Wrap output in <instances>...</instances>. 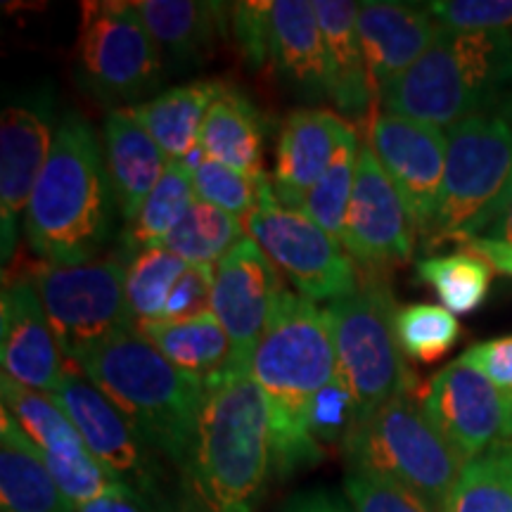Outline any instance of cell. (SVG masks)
<instances>
[{
	"label": "cell",
	"mask_w": 512,
	"mask_h": 512,
	"mask_svg": "<svg viewBox=\"0 0 512 512\" xmlns=\"http://www.w3.org/2000/svg\"><path fill=\"white\" fill-rule=\"evenodd\" d=\"M249 375L264 392L271 418L273 475L313 467L323 446L313 439V399L337 380L335 344L325 309L285 287L256 344Z\"/></svg>",
	"instance_id": "cell-1"
},
{
	"label": "cell",
	"mask_w": 512,
	"mask_h": 512,
	"mask_svg": "<svg viewBox=\"0 0 512 512\" xmlns=\"http://www.w3.org/2000/svg\"><path fill=\"white\" fill-rule=\"evenodd\" d=\"M183 477L200 512H254L273 472L271 418L249 373L209 377Z\"/></svg>",
	"instance_id": "cell-2"
},
{
	"label": "cell",
	"mask_w": 512,
	"mask_h": 512,
	"mask_svg": "<svg viewBox=\"0 0 512 512\" xmlns=\"http://www.w3.org/2000/svg\"><path fill=\"white\" fill-rule=\"evenodd\" d=\"M121 219L105 150L81 114H64L24 214L29 247L50 264L100 259Z\"/></svg>",
	"instance_id": "cell-3"
},
{
	"label": "cell",
	"mask_w": 512,
	"mask_h": 512,
	"mask_svg": "<svg viewBox=\"0 0 512 512\" xmlns=\"http://www.w3.org/2000/svg\"><path fill=\"white\" fill-rule=\"evenodd\" d=\"M512 83L510 31H446L380 91V107L439 128L496 112Z\"/></svg>",
	"instance_id": "cell-4"
},
{
	"label": "cell",
	"mask_w": 512,
	"mask_h": 512,
	"mask_svg": "<svg viewBox=\"0 0 512 512\" xmlns=\"http://www.w3.org/2000/svg\"><path fill=\"white\" fill-rule=\"evenodd\" d=\"M74 368L105 392L152 451L183 467L207 380L166 361L138 328L107 339Z\"/></svg>",
	"instance_id": "cell-5"
},
{
	"label": "cell",
	"mask_w": 512,
	"mask_h": 512,
	"mask_svg": "<svg viewBox=\"0 0 512 512\" xmlns=\"http://www.w3.org/2000/svg\"><path fill=\"white\" fill-rule=\"evenodd\" d=\"M446 176L425 245L472 242L512 202V128L498 114H479L448 128Z\"/></svg>",
	"instance_id": "cell-6"
},
{
	"label": "cell",
	"mask_w": 512,
	"mask_h": 512,
	"mask_svg": "<svg viewBox=\"0 0 512 512\" xmlns=\"http://www.w3.org/2000/svg\"><path fill=\"white\" fill-rule=\"evenodd\" d=\"M396 311L394 292L382 275H361L354 292L325 306L337 380L354 396L358 422L415 389V375L394 330Z\"/></svg>",
	"instance_id": "cell-7"
},
{
	"label": "cell",
	"mask_w": 512,
	"mask_h": 512,
	"mask_svg": "<svg viewBox=\"0 0 512 512\" xmlns=\"http://www.w3.org/2000/svg\"><path fill=\"white\" fill-rule=\"evenodd\" d=\"M342 451L349 470L399 482L437 512L444 510L465 467L413 396H396L356 422Z\"/></svg>",
	"instance_id": "cell-8"
},
{
	"label": "cell",
	"mask_w": 512,
	"mask_h": 512,
	"mask_svg": "<svg viewBox=\"0 0 512 512\" xmlns=\"http://www.w3.org/2000/svg\"><path fill=\"white\" fill-rule=\"evenodd\" d=\"M27 278L41 297L69 366L119 332L138 328L126 299V261L119 254L86 264L38 261Z\"/></svg>",
	"instance_id": "cell-9"
},
{
	"label": "cell",
	"mask_w": 512,
	"mask_h": 512,
	"mask_svg": "<svg viewBox=\"0 0 512 512\" xmlns=\"http://www.w3.org/2000/svg\"><path fill=\"white\" fill-rule=\"evenodd\" d=\"M76 74L86 91L105 102L138 107L159 95L164 62L133 3L81 5Z\"/></svg>",
	"instance_id": "cell-10"
},
{
	"label": "cell",
	"mask_w": 512,
	"mask_h": 512,
	"mask_svg": "<svg viewBox=\"0 0 512 512\" xmlns=\"http://www.w3.org/2000/svg\"><path fill=\"white\" fill-rule=\"evenodd\" d=\"M247 238L261 247L280 275L309 302H335L358 287L361 273L339 240L325 233L304 211L275 200L273 185L245 219Z\"/></svg>",
	"instance_id": "cell-11"
},
{
	"label": "cell",
	"mask_w": 512,
	"mask_h": 512,
	"mask_svg": "<svg viewBox=\"0 0 512 512\" xmlns=\"http://www.w3.org/2000/svg\"><path fill=\"white\" fill-rule=\"evenodd\" d=\"M0 399H3V411H8L10 418L22 427V432L34 441L48 470L53 472L55 482L76 508L100 496L128 489L88 451L81 432L53 396L34 392L3 375Z\"/></svg>",
	"instance_id": "cell-12"
},
{
	"label": "cell",
	"mask_w": 512,
	"mask_h": 512,
	"mask_svg": "<svg viewBox=\"0 0 512 512\" xmlns=\"http://www.w3.org/2000/svg\"><path fill=\"white\" fill-rule=\"evenodd\" d=\"M415 226L399 190L368 143L361 145L356 183L344 216L342 245L361 275H382L413 259Z\"/></svg>",
	"instance_id": "cell-13"
},
{
	"label": "cell",
	"mask_w": 512,
	"mask_h": 512,
	"mask_svg": "<svg viewBox=\"0 0 512 512\" xmlns=\"http://www.w3.org/2000/svg\"><path fill=\"white\" fill-rule=\"evenodd\" d=\"M283 290V275L249 238L238 242L216 264L211 313L230 342L228 373H249L256 344Z\"/></svg>",
	"instance_id": "cell-14"
},
{
	"label": "cell",
	"mask_w": 512,
	"mask_h": 512,
	"mask_svg": "<svg viewBox=\"0 0 512 512\" xmlns=\"http://www.w3.org/2000/svg\"><path fill=\"white\" fill-rule=\"evenodd\" d=\"M50 396L72 418L88 451L114 479L136 491L140 498L157 494L159 467L155 451L100 387H95L79 368L69 366L60 389Z\"/></svg>",
	"instance_id": "cell-15"
},
{
	"label": "cell",
	"mask_w": 512,
	"mask_h": 512,
	"mask_svg": "<svg viewBox=\"0 0 512 512\" xmlns=\"http://www.w3.org/2000/svg\"><path fill=\"white\" fill-rule=\"evenodd\" d=\"M368 145L406 202L418 233L425 235L437 216L444 188L448 155L444 128L399 114L373 112Z\"/></svg>",
	"instance_id": "cell-16"
},
{
	"label": "cell",
	"mask_w": 512,
	"mask_h": 512,
	"mask_svg": "<svg viewBox=\"0 0 512 512\" xmlns=\"http://www.w3.org/2000/svg\"><path fill=\"white\" fill-rule=\"evenodd\" d=\"M420 408L463 463L505 441L508 399L460 358L430 377Z\"/></svg>",
	"instance_id": "cell-17"
},
{
	"label": "cell",
	"mask_w": 512,
	"mask_h": 512,
	"mask_svg": "<svg viewBox=\"0 0 512 512\" xmlns=\"http://www.w3.org/2000/svg\"><path fill=\"white\" fill-rule=\"evenodd\" d=\"M53 95L50 88L12 102L0 119V226L3 259L8 261L17 242V223L27 214L31 192L48 162L55 140Z\"/></svg>",
	"instance_id": "cell-18"
},
{
	"label": "cell",
	"mask_w": 512,
	"mask_h": 512,
	"mask_svg": "<svg viewBox=\"0 0 512 512\" xmlns=\"http://www.w3.org/2000/svg\"><path fill=\"white\" fill-rule=\"evenodd\" d=\"M0 361L3 375L41 394H55L69 363L29 278L5 285L0 299Z\"/></svg>",
	"instance_id": "cell-19"
},
{
	"label": "cell",
	"mask_w": 512,
	"mask_h": 512,
	"mask_svg": "<svg viewBox=\"0 0 512 512\" xmlns=\"http://www.w3.org/2000/svg\"><path fill=\"white\" fill-rule=\"evenodd\" d=\"M358 38L380 100V91L411 69L441 34L430 5L368 0L358 3Z\"/></svg>",
	"instance_id": "cell-20"
},
{
	"label": "cell",
	"mask_w": 512,
	"mask_h": 512,
	"mask_svg": "<svg viewBox=\"0 0 512 512\" xmlns=\"http://www.w3.org/2000/svg\"><path fill=\"white\" fill-rule=\"evenodd\" d=\"M347 121L320 107H299L280 126L273 195L287 209H302L304 197L323 178L335 157Z\"/></svg>",
	"instance_id": "cell-21"
},
{
	"label": "cell",
	"mask_w": 512,
	"mask_h": 512,
	"mask_svg": "<svg viewBox=\"0 0 512 512\" xmlns=\"http://www.w3.org/2000/svg\"><path fill=\"white\" fill-rule=\"evenodd\" d=\"M102 150L121 221L128 223L155 190L171 159L133 117L131 107H114L102 124Z\"/></svg>",
	"instance_id": "cell-22"
},
{
	"label": "cell",
	"mask_w": 512,
	"mask_h": 512,
	"mask_svg": "<svg viewBox=\"0 0 512 512\" xmlns=\"http://www.w3.org/2000/svg\"><path fill=\"white\" fill-rule=\"evenodd\" d=\"M147 31L155 38L164 69L188 74L214 53L216 34L228 27L226 5L195 0H143L133 3Z\"/></svg>",
	"instance_id": "cell-23"
},
{
	"label": "cell",
	"mask_w": 512,
	"mask_h": 512,
	"mask_svg": "<svg viewBox=\"0 0 512 512\" xmlns=\"http://www.w3.org/2000/svg\"><path fill=\"white\" fill-rule=\"evenodd\" d=\"M328 60V98L347 119H363L377 105V93L358 38V3L316 0Z\"/></svg>",
	"instance_id": "cell-24"
},
{
	"label": "cell",
	"mask_w": 512,
	"mask_h": 512,
	"mask_svg": "<svg viewBox=\"0 0 512 512\" xmlns=\"http://www.w3.org/2000/svg\"><path fill=\"white\" fill-rule=\"evenodd\" d=\"M271 67L306 100L328 98V60L316 3L278 0L271 10Z\"/></svg>",
	"instance_id": "cell-25"
},
{
	"label": "cell",
	"mask_w": 512,
	"mask_h": 512,
	"mask_svg": "<svg viewBox=\"0 0 512 512\" xmlns=\"http://www.w3.org/2000/svg\"><path fill=\"white\" fill-rule=\"evenodd\" d=\"M0 503L3 512H76L8 411H0Z\"/></svg>",
	"instance_id": "cell-26"
},
{
	"label": "cell",
	"mask_w": 512,
	"mask_h": 512,
	"mask_svg": "<svg viewBox=\"0 0 512 512\" xmlns=\"http://www.w3.org/2000/svg\"><path fill=\"white\" fill-rule=\"evenodd\" d=\"M264 124L245 95L223 88L211 102L200 131V147L211 162H219L256 183H268L264 169Z\"/></svg>",
	"instance_id": "cell-27"
},
{
	"label": "cell",
	"mask_w": 512,
	"mask_h": 512,
	"mask_svg": "<svg viewBox=\"0 0 512 512\" xmlns=\"http://www.w3.org/2000/svg\"><path fill=\"white\" fill-rule=\"evenodd\" d=\"M223 88L221 81H192L162 91L143 105L131 107V112L171 162H183L200 147L204 117Z\"/></svg>",
	"instance_id": "cell-28"
},
{
	"label": "cell",
	"mask_w": 512,
	"mask_h": 512,
	"mask_svg": "<svg viewBox=\"0 0 512 512\" xmlns=\"http://www.w3.org/2000/svg\"><path fill=\"white\" fill-rule=\"evenodd\" d=\"M138 330L183 373L209 380L228 368L230 342L214 313L190 320L138 323Z\"/></svg>",
	"instance_id": "cell-29"
},
{
	"label": "cell",
	"mask_w": 512,
	"mask_h": 512,
	"mask_svg": "<svg viewBox=\"0 0 512 512\" xmlns=\"http://www.w3.org/2000/svg\"><path fill=\"white\" fill-rule=\"evenodd\" d=\"M195 200L192 171L183 162H171L162 181L140 204L138 214L126 223L121 233V259L128 261L143 249L162 247Z\"/></svg>",
	"instance_id": "cell-30"
},
{
	"label": "cell",
	"mask_w": 512,
	"mask_h": 512,
	"mask_svg": "<svg viewBox=\"0 0 512 512\" xmlns=\"http://www.w3.org/2000/svg\"><path fill=\"white\" fill-rule=\"evenodd\" d=\"M418 278L430 285L441 306L453 316H470L489 297L494 268L484 256L463 247L458 252L427 256L418 264Z\"/></svg>",
	"instance_id": "cell-31"
},
{
	"label": "cell",
	"mask_w": 512,
	"mask_h": 512,
	"mask_svg": "<svg viewBox=\"0 0 512 512\" xmlns=\"http://www.w3.org/2000/svg\"><path fill=\"white\" fill-rule=\"evenodd\" d=\"M247 238L245 223L219 207L195 200L185 219L162 247L181 256L188 266H216L238 242Z\"/></svg>",
	"instance_id": "cell-32"
},
{
	"label": "cell",
	"mask_w": 512,
	"mask_h": 512,
	"mask_svg": "<svg viewBox=\"0 0 512 512\" xmlns=\"http://www.w3.org/2000/svg\"><path fill=\"white\" fill-rule=\"evenodd\" d=\"M441 512H512L510 441H501L465 463Z\"/></svg>",
	"instance_id": "cell-33"
},
{
	"label": "cell",
	"mask_w": 512,
	"mask_h": 512,
	"mask_svg": "<svg viewBox=\"0 0 512 512\" xmlns=\"http://www.w3.org/2000/svg\"><path fill=\"white\" fill-rule=\"evenodd\" d=\"M188 264L166 247L143 249L126 261V299L136 323L162 320L166 302Z\"/></svg>",
	"instance_id": "cell-34"
},
{
	"label": "cell",
	"mask_w": 512,
	"mask_h": 512,
	"mask_svg": "<svg viewBox=\"0 0 512 512\" xmlns=\"http://www.w3.org/2000/svg\"><path fill=\"white\" fill-rule=\"evenodd\" d=\"M358 155H361V143H358L356 131L349 124L342 140H339L328 171L309 190L302 209H299L339 242H342L344 216H347L351 192H354L356 183Z\"/></svg>",
	"instance_id": "cell-35"
},
{
	"label": "cell",
	"mask_w": 512,
	"mask_h": 512,
	"mask_svg": "<svg viewBox=\"0 0 512 512\" xmlns=\"http://www.w3.org/2000/svg\"><path fill=\"white\" fill-rule=\"evenodd\" d=\"M394 330L403 354L420 363H434L444 358L460 337V325L444 306L411 304L399 306Z\"/></svg>",
	"instance_id": "cell-36"
},
{
	"label": "cell",
	"mask_w": 512,
	"mask_h": 512,
	"mask_svg": "<svg viewBox=\"0 0 512 512\" xmlns=\"http://www.w3.org/2000/svg\"><path fill=\"white\" fill-rule=\"evenodd\" d=\"M192 185H195L197 200L228 211V214L238 216V219H245L247 214H252V211L259 207L266 190L271 188L273 183H256L252 178L228 169V166L204 159V162L192 171Z\"/></svg>",
	"instance_id": "cell-37"
},
{
	"label": "cell",
	"mask_w": 512,
	"mask_h": 512,
	"mask_svg": "<svg viewBox=\"0 0 512 512\" xmlns=\"http://www.w3.org/2000/svg\"><path fill=\"white\" fill-rule=\"evenodd\" d=\"M344 498L354 512H437L425 498L392 479L349 470Z\"/></svg>",
	"instance_id": "cell-38"
},
{
	"label": "cell",
	"mask_w": 512,
	"mask_h": 512,
	"mask_svg": "<svg viewBox=\"0 0 512 512\" xmlns=\"http://www.w3.org/2000/svg\"><path fill=\"white\" fill-rule=\"evenodd\" d=\"M271 10L273 3H264V0H256V3L254 0L252 3H235L228 10L226 29L233 31L242 60L254 72L271 67Z\"/></svg>",
	"instance_id": "cell-39"
},
{
	"label": "cell",
	"mask_w": 512,
	"mask_h": 512,
	"mask_svg": "<svg viewBox=\"0 0 512 512\" xmlns=\"http://www.w3.org/2000/svg\"><path fill=\"white\" fill-rule=\"evenodd\" d=\"M434 19L446 31H510L512 0H444L430 3Z\"/></svg>",
	"instance_id": "cell-40"
},
{
	"label": "cell",
	"mask_w": 512,
	"mask_h": 512,
	"mask_svg": "<svg viewBox=\"0 0 512 512\" xmlns=\"http://www.w3.org/2000/svg\"><path fill=\"white\" fill-rule=\"evenodd\" d=\"M358 422L356 401L349 394V389L342 382L335 380L313 399L311 415H309V430L313 439L320 446L325 444H344L349 432L354 430Z\"/></svg>",
	"instance_id": "cell-41"
},
{
	"label": "cell",
	"mask_w": 512,
	"mask_h": 512,
	"mask_svg": "<svg viewBox=\"0 0 512 512\" xmlns=\"http://www.w3.org/2000/svg\"><path fill=\"white\" fill-rule=\"evenodd\" d=\"M214 268L216 266H188L166 302L162 320H190L211 313Z\"/></svg>",
	"instance_id": "cell-42"
},
{
	"label": "cell",
	"mask_w": 512,
	"mask_h": 512,
	"mask_svg": "<svg viewBox=\"0 0 512 512\" xmlns=\"http://www.w3.org/2000/svg\"><path fill=\"white\" fill-rule=\"evenodd\" d=\"M460 361L489 377L498 392L512 401V335L479 342L467 349Z\"/></svg>",
	"instance_id": "cell-43"
},
{
	"label": "cell",
	"mask_w": 512,
	"mask_h": 512,
	"mask_svg": "<svg viewBox=\"0 0 512 512\" xmlns=\"http://www.w3.org/2000/svg\"><path fill=\"white\" fill-rule=\"evenodd\" d=\"M278 512H354L347 498L332 494V491L316 489V491H302L294 494L292 498L280 505Z\"/></svg>",
	"instance_id": "cell-44"
},
{
	"label": "cell",
	"mask_w": 512,
	"mask_h": 512,
	"mask_svg": "<svg viewBox=\"0 0 512 512\" xmlns=\"http://www.w3.org/2000/svg\"><path fill=\"white\" fill-rule=\"evenodd\" d=\"M76 512H147L145 498L133 494L131 489L119 491V494L100 496L91 503H83Z\"/></svg>",
	"instance_id": "cell-45"
},
{
	"label": "cell",
	"mask_w": 512,
	"mask_h": 512,
	"mask_svg": "<svg viewBox=\"0 0 512 512\" xmlns=\"http://www.w3.org/2000/svg\"><path fill=\"white\" fill-rule=\"evenodd\" d=\"M470 252L484 256L489 261L491 268L498 273L512 275V245H503V242H494L486 238H477L465 245Z\"/></svg>",
	"instance_id": "cell-46"
},
{
	"label": "cell",
	"mask_w": 512,
	"mask_h": 512,
	"mask_svg": "<svg viewBox=\"0 0 512 512\" xmlns=\"http://www.w3.org/2000/svg\"><path fill=\"white\" fill-rule=\"evenodd\" d=\"M484 238L494 240V242H503V245H512V202H510V207L503 211L501 219H498L494 226L486 230Z\"/></svg>",
	"instance_id": "cell-47"
},
{
	"label": "cell",
	"mask_w": 512,
	"mask_h": 512,
	"mask_svg": "<svg viewBox=\"0 0 512 512\" xmlns=\"http://www.w3.org/2000/svg\"><path fill=\"white\" fill-rule=\"evenodd\" d=\"M494 114H498V117H501L505 124L512 128V88L503 95V100L498 102V107H496Z\"/></svg>",
	"instance_id": "cell-48"
},
{
	"label": "cell",
	"mask_w": 512,
	"mask_h": 512,
	"mask_svg": "<svg viewBox=\"0 0 512 512\" xmlns=\"http://www.w3.org/2000/svg\"><path fill=\"white\" fill-rule=\"evenodd\" d=\"M508 430H505V441H510L512 444V401H508Z\"/></svg>",
	"instance_id": "cell-49"
}]
</instances>
